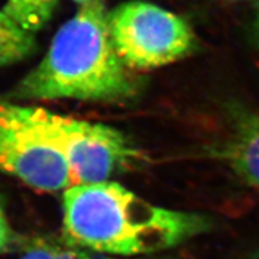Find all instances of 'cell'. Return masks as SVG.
Listing matches in <instances>:
<instances>
[{
    "instance_id": "4fadbf2b",
    "label": "cell",
    "mask_w": 259,
    "mask_h": 259,
    "mask_svg": "<svg viewBox=\"0 0 259 259\" xmlns=\"http://www.w3.org/2000/svg\"><path fill=\"white\" fill-rule=\"evenodd\" d=\"M72 2L74 3V4H77L78 6H80V5L85 4V3L89 2V0H72Z\"/></svg>"
},
{
    "instance_id": "6da1fadb",
    "label": "cell",
    "mask_w": 259,
    "mask_h": 259,
    "mask_svg": "<svg viewBox=\"0 0 259 259\" xmlns=\"http://www.w3.org/2000/svg\"><path fill=\"white\" fill-rule=\"evenodd\" d=\"M210 228L206 216L155 205L115 181L74 184L63 194L65 241L111 257L169 250Z\"/></svg>"
},
{
    "instance_id": "ba28073f",
    "label": "cell",
    "mask_w": 259,
    "mask_h": 259,
    "mask_svg": "<svg viewBox=\"0 0 259 259\" xmlns=\"http://www.w3.org/2000/svg\"><path fill=\"white\" fill-rule=\"evenodd\" d=\"M58 0H6L3 10L25 30L36 34L53 17Z\"/></svg>"
},
{
    "instance_id": "7a4b0ae2",
    "label": "cell",
    "mask_w": 259,
    "mask_h": 259,
    "mask_svg": "<svg viewBox=\"0 0 259 259\" xmlns=\"http://www.w3.org/2000/svg\"><path fill=\"white\" fill-rule=\"evenodd\" d=\"M136 89L109 35L105 0H89L61 25L47 53L12 95L21 100L114 102L134 96Z\"/></svg>"
},
{
    "instance_id": "277c9868",
    "label": "cell",
    "mask_w": 259,
    "mask_h": 259,
    "mask_svg": "<svg viewBox=\"0 0 259 259\" xmlns=\"http://www.w3.org/2000/svg\"><path fill=\"white\" fill-rule=\"evenodd\" d=\"M35 124L60 151L74 184L107 181L137 163L141 154L127 137L112 126L30 107Z\"/></svg>"
},
{
    "instance_id": "7c38bea8",
    "label": "cell",
    "mask_w": 259,
    "mask_h": 259,
    "mask_svg": "<svg viewBox=\"0 0 259 259\" xmlns=\"http://www.w3.org/2000/svg\"><path fill=\"white\" fill-rule=\"evenodd\" d=\"M216 2L225 3V4H235V5H251L252 8L259 4V0H216Z\"/></svg>"
},
{
    "instance_id": "8992f818",
    "label": "cell",
    "mask_w": 259,
    "mask_h": 259,
    "mask_svg": "<svg viewBox=\"0 0 259 259\" xmlns=\"http://www.w3.org/2000/svg\"><path fill=\"white\" fill-rule=\"evenodd\" d=\"M231 134L219 156L242 181L259 192V113L245 106H234Z\"/></svg>"
},
{
    "instance_id": "8fae6325",
    "label": "cell",
    "mask_w": 259,
    "mask_h": 259,
    "mask_svg": "<svg viewBox=\"0 0 259 259\" xmlns=\"http://www.w3.org/2000/svg\"><path fill=\"white\" fill-rule=\"evenodd\" d=\"M248 36L252 46L259 54V4L252 8L250 23H248Z\"/></svg>"
},
{
    "instance_id": "5b68a950",
    "label": "cell",
    "mask_w": 259,
    "mask_h": 259,
    "mask_svg": "<svg viewBox=\"0 0 259 259\" xmlns=\"http://www.w3.org/2000/svg\"><path fill=\"white\" fill-rule=\"evenodd\" d=\"M0 171L38 191L74 185L63 155L35 124L30 107L0 99Z\"/></svg>"
},
{
    "instance_id": "52a82bcc",
    "label": "cell",
    "mask_w": 259,
    "mask_h": 259,
    "mask_svg": "<svg viewBox=\"0 0 259 259\" xmlns=\"http://www.w3.org/2000/svg\"><path fill=\"white\" fill-rule=\"evenodd\" d=\"M35 50V34L25 30L4 10H0V69L24 60Z\"/></svg>"
},
{
    "instance_id": "3957f363",
    "label": "cell",
    "mask_w": 259,
    "mask_h": 259,
    "mask_svg": "<svg viewBox=\"0 0 259 259\" xmlns=\"http://www.w3.org/2000/svg\"><path fill=\"white\" fill-rule=\"evenodd\" d=\"M114 48L128 69H157L191 56L197 46L189 22L144 0L121 3L108 12Z\"/></svg>"
},
{
    "instance_id": "9c48e42d",
    "label": "cell",
    "mask_w": 259,
    "mask_h": 259,
    "mask_svg": "<svg viewBox=\"0 0 259 259\" xmlns=\"http://www.w3.org/2000/svg\"><path fill=\"white\" fill-rule=\"evenodd\" d=\"M21 259H124L114 258L97 252L83 250L76 246L37 242L22 255Z\"/></svg>"
},
{
    "instance_id": "30bf717a",
    "label": "cell",
    "mask_w": 259,
    "mask_h": 259,
    "mask_svg": "<svg viewBox=\"0 0 259 259\" xmlns=\"http://www.w3.org/2000/svg\"><path fill=\"white\" fill-rule=\"evenodd\" d=\"M12 238H14V232L6 215L4 204L0 200V254L8 250L12 242Z\"/></svg>"
}]
</instances>
